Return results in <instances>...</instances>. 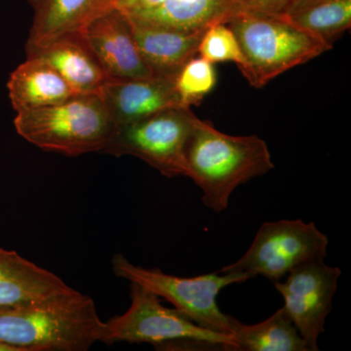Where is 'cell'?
Here are the masks:
<instances>
[{"label":"cell","instance_id":"1","mask_svg":"<svg viewBox=\"0 0 351 351\" xmlns=\"http://www.w3.org/2000/svg\"><path fill=\"white\" fill-rule=\"evenodd\" d=\"M104 322L89 295L75 289L0 307V343L18 351H85L101 341Z\"/></svg>","mask_w":351,"mask_h":351},{"label":"cell","instance_id":"2","mask_svg":"<svg viewBox=\"0 0 351 351\" xmlns=\"http://www.w3.org/2000/svg\"><path fill=\"white\" fill-rule=\"evenodd\" d=\"M186 177L202 191V202L225 211L233 191L274 169L267 145L258 136H232L210 122L196 120L184 152Z\"/></svg>","mask_w":351,"mask_h":351},{"label":"cell","instance_id":"3","mask_svg":"<svg viewBox=\"0 0 351 351\" xmlns=\"http://www.w3.org/2000/svg\"><path fill=\"white\" fill-rule=\"evenodd\" d=\"M16 131L32 145L66 156L103 152L114 122L101 94H80L51 106L17 113Z\"/></svg>","mask_w":351,"mask_h":351},{"label":"cell","instance_id":"4","mask_svg":"<svg viewBox=\"0 0 351 351\" xmlns=\"http://www.w3.org/2000/svg\"><path fill=\"white\" fill-rule=\"evenodd\" d=\"M226 24L243 56L239 69L255 88H263L276 76L332 48L281 16L237 14Z\"/></svg>","mask_w":351,"mask_h":351},{"label":"cell","instance_id":"5","mask_svg":"<svg viewBox=\"0 0 351 351\" xmlns=\"http://www.w3.org/2000/svg\"><path fill=\"white\" fill-rule=\"evenodd\" d=\"M131 304L128 311L104 322L101 343H152L156 346H191L204 350L237 351L232 335L205 329L182 315L175 308L164 306L151 291L130 283Z\"/></svg>","mask_w":351,"mask_h":351},{"label":"cell","instance_id":"6","mask_svg":"<svg viewBox=\"0 0 351 351\" xmlns=\"http://www.w3.org/2000/svg\"><path fill=\"white\" fill-rule=\"evenodd\" d=\"M112 265L115 276L138 284L161 300L169 302L176 311L195 324L219 334H234L239 320L223 313L217 300L223 289L251 279L247 274L215 271L186 278L171 276L159 269L138 267L122 254L113 257Z\"/></svg>","mask_w":351,"mask_h":351},{"label":"cell","instance_id":"7","mask_svg":"<svg viewBox=\"0 0 351 351\" xmlns=\"http://www.w3.org/2000/svg\"><path fill=\"white\" fill-rule=\"evenodd\" d=\"M328 245L327 235L313 221H267L258 228L246 253L217 272L245 274L251 279L263 276L274 283L282 280L300 265L324 260Z\"/></svg>","mask_w":351,"mask_h":351},{"label":"cell","instance_id":"8","mask_svg":"<svg viewBox=\"0 0 351 351\" xmlns=\"http://www.w3.org/2000/svg\"><path fill=\"white\" fill-rule=\"evenodd\" d=\"M198 117L191 108L178 105L145 119L115 127L103 154L131 156L167 178L186 177L184 152Z\"/></svg>","mask_w":351,"mask_h":351},{"label":"cell","instance_id":"9","mask_svg":"<svg viewBox=\"0 0 351 351\" xmlns=\"http://www.w3.org/2000/svg\"><path fill=\"white\" fill-rule=\"evenodd\" d=\"M341 270L323 261H315L293 269L282 280L274 282L282 295V308L309 351H317L318 339L325 332L332 300L339 286Z\"/></svg>","mask_w":351,"mask_h":351},{"label":"cell","instance_id":"10","mask_svg":"<svg viewBox=\"0 0 351 351\" xmlns=\"http://www.w3.org/2000/svg\"><path fill=\"white\" fill-rule=\"evenodd\" d=\"M80 34L110 80L154 76L141 55L130 23L117 7L92 21Z\"/></svg>","mask_w":351,"mask_h":351},{"label":"cell","instance_id":"11","mask_svg":"<svg viewBox=\"0 0 351 351\" xmlns=\"http://www.w3.org/2000/svg\"><path fill=\"white\" fill-rule=\"evenodd\" d=\"M117 8L133 25L170 31H204L215 23H225L226 0H115Z\"/></svg>","mask_w":351,"mask_h":351},{"label":"cell","instance_id":"12","mask_svg":"<svg viewBox=\"0 0 351 351\" xmlns=\"http://www.w3.org/2000/svg\"><path fill=\"white\" fill-rule=\"evenodd\" d=\"M101 98L115 127L145 119L163 108L181 105L174 80L152 76L141 80H108Z\"/></svg>","mask_w":351,"mask_h":351},{"label":"cell","instance_id":"13","mask_svg":"<svg viewBox=\"0 0 351 351\" xmlns=\"http://www.w3.org/2000/svg\"><path fill=\"white\" fill-rule=\"evenodd\" d=\"M27 57L50 64L76 94H101L110 78L80 32L66 34L40 46L27 48Z\"/></svg>","mask_w":351,"mask_h":351},{"label":"cell","instance_id":"14","mask_svg":"<svg viewBox=\"0 0 351 351\" xmlns=\"http://www.w3.org/2000/svg\"><path fill=\"white\" fill-rule=\"evenodd\" d=\"M34 18L27 48L82 32L92 21L117 7L115 0H29Z\"/></svg>","mask_w":351,"mask_h":351},{"label":"cell","instance_id":"15","mask_svg":"<svg viewBox=\"0 0 351 351\" xmlns=\"http://www.w3.org/2000/svg\"><path fill=\"white\" fill-rule=\"evenodd\" d=\"M71 289L49 270L0 248V307L39 301Z\"/></svg>","mask_w":351,"mask_h":351},{"label":"cell","instance_id":"16","mask_svg":"<svg viewBox=\"0 0 351 351\" xmlns=\"http://www.w3.org/2000/svg\"><path fill=\"white\" fill-rule=\"evenodd\" d=\"M7 87L17 113L58 105L78 95L50 64L36 57H27L11 73Z\"/></svg>","mask_w":351,"mask_h":351},{"label":"cell","instance_id":"17","mask_svg":"<svg viewBox=\"0 0 351 351\" xmlns=\"http://www.w3.org/2000/svg\"><path fill=\"white\" fill-rule=\"evenodd\" d=\"M130 25L141 55L154 75L173 80L184 64L197 56L200 39L206 31L177 32Z\"/></svg>","mask_w":351,"mask_h":351},{"label":"cell","instance_id":"18","mask_svg":"<svg viewBox=\"0 0 351 351\" xmlns=\"http://www.w3.org/2000/svg\"><path fill=\"white\" fill-rule=\"evenodd\" d=\"M281 17L330 45L351 27V0H292Z\"/></svg>","mask_w":351,"mask_h":351},{"label":"cell","instance_id":"19","mask_svg":"<svg viewBox=\"0 0 351 351\" xmlns=\"http://www.w3.org/2000/svg\"><path fill=\"white\" fill-rule=\"evenodd\" d=\"M237 351H309L282 307L263 322L235 327Z\"/></svg>","mask_w":351,"mask_h":351},{"label":"cell","instance_id":"20","mask_svg":"<svg viewBox=\"0 0 351 351\" xmlns=\"http://www.w3.org/2000/svg\"><path fill=\"white\" fill-rule=\"evenodd\" d=\"M216 82L214 64L201 57L193 58L184 64L174 80L180 103L188 108L200 105L204 97L214 89Z\"/></svg>","mask_w":351,"mask_h":351},{"label":"cell","instance_id":"21","mask_svg":"<svg viewBox=\"0 0 351 351\" xmlns=\"http://www.w3.org/2000/svg\"><path fill=\"white\" fill-rule=\"evenodd\" d=\"M197 55L212 64L233 62L239 68L243 64L237 39L225 23H215L207 27L200 39Z\"/></svg>","mask_w":351,"mask_h":351},{"label":"cell","instance_id":"22","mask_svg":"<svg viewBox=\"0 0 351 351\" xmlns=\"http://www.w3.org/2000/svg\"><path fill=\"white\" fill-rule=\"evenodd\" d=\"M226 2L228 20L237 14L281 16L292 0H226Z\"/></svg>","mask_w":351,"mask_h":351},{"label":"cell","instance_id":"23","mask_svg":"<svg viewBox=\"0 0 351 351\" xmlns=\"http://www.w3.org/2000/svg\"><path fill=\"white\" fill-rule=\"evenodd\" d=\"M0 351H18L17 350H15L14 348H11V346L2 345V343H0Z\"/></svg>","mask_w":351,"mask_h":351}]
</instances>
